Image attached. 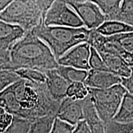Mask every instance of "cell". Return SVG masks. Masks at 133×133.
Listing matches in <instances>:
<instances>
[{"label": "cell", "mask_w": 133, "mask_h": 133, "mask_svg": "<svg viewBox=\"0 0 133 133\" xmlns=\"http://www.w3.org/2000/svg\"><path fill=\"white\" fill-rule=\"evenodd\" d=\"M91 45L84 43L71 48L57 60L59 65L70 66L77 69L89 71Z\"/></svg>", "instance_id": "ba28073f"}, {"label": "cell", "mask_w": 133, "mask_h": 133, "mask_svg": "<svg viewBox=\"0 0 133 133\" xmlns=\"http://www.w3.org/2000/svg\"><path fill=\"white\" fill-rule=\"evenodd\" d=\"M46 76V86L52 97L58 102H61L67 97L66 91L70 84L61 76L56 69L43 71Z\"/></svg>", "instance_id": "7c38bea8"}, {"label": "cell", "mask_w": 133, "mask_h": 133, "mask_svg": "<svg viewBox=\"0 0 133 133\" xmlns=\"http://www.w3.org/2000/svg\"><path fill=\"white\" fill-rule=\"evenodd\" d=\"M113 121L119 123H133V96L126 92Z\"/></svg>", "instance_id": "9a60e30c"}, {"label": "cell", "mask_w": 133, "mask_h": 133, "mask_svg": "<svg viewBox=\"0 0 133 133\" xmlns=\"http://www.w3.org/2000/svg\"><path fill=\"white\" fill-rule=\"evenodd\" d=\"M97 5L105 17V21H114L118 14L122 1L118 0H94L92 1Z\"/></svg>", "instance_id": "d6986e66"}, {"label": "cell", "mask_w": 133, "mask_h": 133, "mask_svg": "<svg viewBox=\"0 0 133 133\" xmlns=\"http://www.w3.org/2000/svg\"><path fill=\"white\" fill-rule=\"evenodd\" d=\"M65 2L75 11L84 27L89 30H96L105 21V17L92 1L67 0Z\"/></svg>", "instance_id": "52a82bcc"}, {"label": "cell", "mask_w": 133, "mask_h": 133, "mask_svg": "<svg viewBox=\"0 0 133 133\" xmlns=\"http://www.w3.org/2000/svg\"><path fill=\"white\" fill-rule=\"evenodd\" d=\"M56 118L54 115H47L34 119L28 133H50Z\"/></svg>", "instance_id": "ffe728a7"}, {"label": "cell", "mask_w": 133, "mask_h": 133, "mask_svg": "<svg viewBox=\"0 0 133 133\" xmlns=\"http://www.w3.org/2000/svg\"><path fill=\"white\" fill-rule=\"evenodd\" d=\"M83 115L84 119L89 126L91 133H106L104 123L98 116L89 94L84 99Z\"/></svg>", "instance_id": "5bb4252c"}, {"label": "cell", "mask_w": 133, "mask_h": 133, "mask_svg": "<svg viewBox=\"0 0 133 133\" xmlns=\"http://www.w3.org/2000/svg\"><path fill=\"white\" fill-rule=\"evenodd\" d=\"M20 79L21 78L14 70L4 65L0 66V93Z\"/></svg>", "instance_id": "7402d4cb"}, {"label": "cell", "mask_w": 133, "mask_h": 133, "mask_svg": "<svg viewBox=\"0 0 133 133\" xmlns=\"http://www.w3.org/2000/svg\"><path fill=\"white\" fill-rule=\"evenodd\" d=\"M89 63L91 70L109 71L99 53L92 46H91V54Z\"/></svg>", "instance_id": "4316f807"}, {"label": "cell", "mask_w": 133, "mask_h": 133, "mask_svg": "<svg viewBox=\"0 0 133 133\" xmlns=\"http://www.w3.org/2000/svg\"><path fill=\"white\" fill-rule=\"evenodd\" d=\"M44 25L70 28L84 26L75 11L62 0L54 1L46 13Z\"/></svg>", "instance_id": "8992f818"}, {"label": "cell", "mask_w": 133, "mask_h": 133, "mask_svg": "<svg viewBox=\"0 0 133 133\" xmlns=\"http://www.w3.org/2000/svg\"><path fill=\"white\" fill-rule=\"evenodd\" d=\"M60 76H62L70 84L75 83H84L88 75V71L77 69L70 66L59 65L56 69Z\"/></svg>", "instance_id": "e0dca14e"}, {"label": "cell", "mask_w": 133, "mask_h": 133, "mask_svg": "<svg viewBox=\"0 0 133 133\" xmlns=\"http://www.w3.org/2000/svg\"><path fill=\"white\" fill-rule=\"evenodd\" d=\"M124 52L133 66V31L109 36Z\"/></svg>", "instance_id": "ac0fdd59"}, {"label": "cell", "mask_w": 133, "mask_h": 133, "mask_svg": "<svg viewBox=\"0 0 133 133\" xmlns=\"http://www.w3.org/2000/svg\"><path fill=\"white\" fill-rule=\"evenodd\" d=\"M61 102L49 94L46 84L21 79L0 93V106L12 116L29 120L56 116Z\"/></svg>", "instance_id": "6da1fadb"}, {"label": "cell", "mask_w": 133, "mask_h": 133, "mask_svg": "<svg viewBox=\"0 0 133 133\" xmlns=\"http://www.w3.org/2000/svg\"><path fill=\"white\" fill-rule=\"evenodd\" d=\"M74 133H91V131L87 122L83 119L75 126Z\"/></svg>", "instance_id": "4dcf8cb0"}, {"label": "cell", "mask_w": 133, "mask_h": 133, "mask_svg": "<svg viewBox=\"0 0 133 133\" xmlns=\"http://www.w3.org/2000/svg\"><path fill=\"white\" fill-rule=\"evenodd\" d=\"M88 95V89L84 83L70 84L66 91V96L78 100H83Z\"/></svg>", "instance_id": "d4e9b609"}, {"label": "cell", "mask_w": 133, "mask_h": 133, "mask_svg": "<svg viewBox=\"0 0 133 133\" xmlns=\"http://www.w3.org/2000/svg\"><path fill=\"white\" fill-rule=\"evenodd\" d=\"M97 52L102 59L109 71L121 78H127L130 75L132 67L119 56L106 52Z\"/></svg>", "instance_id": "4fadbf2b"}, {"label": "cell", "mask_w": 133, "mask_h": 133, "mask_svg": "<svg viewBox=\"0 0 133 133\" xmlns=\"http://www.w3.org/2000/svg\"><path fill=\"white\" fill-rule=\"evenodd\" d=\"M92 30L84 26L80 28L38 26L31 31L47 44L57 59L75 46L88 43Z\"/></svg>", "instance_id": "3957f363"}, {"label": "cell", "mask_w": 133, "mask_h": 133, "mask_svg": "<svg viewBox=\"0 0 133 133\" xmlns=\"http://www.w3.org/2000/svg\"><path fill=\"white\" fill-rule=\"evenodd\" d=\"M31 121L19 116H13L11 124L3 133H28Z\"/></svg>", "instance_id": "cb8c5ba5"}, {"label": "cell", "mask_w": 133, "mask_h": 133, "mask_svg": "<svg viewBox=\"0 0 133 133\" xmlns=\"http://www.w3.org/2000/svg\"><path fill=\"white\" fill-rule=\"evenodd\" d=\"M75 126L56 118L50 133H74Z\"/></svg>", "instance_id": "83f0119b"}, {"label": "cell", "mask_w": 133, "mask_h": 133, "mask_svg": "<svg viewBox=\"0 0 133 133\" xmlns=\"http://www.w3.org/2000/svg\"><path fill=\"white\" fill-rule=\"evenodd\" d=\"M54 1H12L0 13V21L21 26L26 32L44 24L46 13Z\"/></svg>", "instance_id": "277c9868"}, {"label": "cell", "mask_w": 133, "mask_h": 133, "mask_svg": "<svg viewBox=\"0 0 133 133\" xmlns=\"http://www.w3.org/2000/svg\"><path fill=\"white\" fill-rule=\"evenodd\" d=\"M10 62V51L0 49V66L8 65Z\"/></svg>", "instance_id": "1f68e13d"}, {"label": "cell", "mask_w": 133, "mask_h": 133, "mask_svg": "<svg viewBox=\"0 0 133 133\" xmlns=\"http://www.w3.org/2000/svg\"><path fill=\"white\" fill-rule=\"evenodd\" d=\"M88 89V94L100 119L104 124L112 121L126 93L123 86L119 84L107 89Z\"/></svg>", "instance_id": "5b68a950"}, {"label": "cell", "mask_w": 133, "mask_h": 133, "mask_svg": "<svg viewBox=\"0 0 133 133\" xmlns=\"http://www.w3.org/2000/svg\"><path fill=\"white\" fill-rule=\"evenodd\" d=\"M98 33L104 36H111L121 33L133 31V27L119 21H105L96 30Z\"/></svg>", "instance_id": "2e32d148"}, {"label": "cell", "mask_w": 133, "mask_h": 133, "mask_svg": "<svg viewBox=\"0 0 133 133\" xmlns=\"http://www.w3.org/2000/svg\"><path fill=\"white\" fill-rule=\"evenodd\" d=\"M84 99L78 100L66 97L60 104L56 113V118L73 126H76L84 119L83 115Z\"/></svg>", "instance_id": "9c48e42d"}, {"label": "cell", "mask_w": 133, "mask_h": 133, "mask_svg": "<svg viewBox=\"0 0 133 133\" xmlns=\"http://www.w3.org/2000/svg\"><path fill=\"white\" fill-rule=\"evenodd\" d=\"M4 65L14 71L31 69L44 71L56 69L59 65L47 44L29 31L11 48L10 62Z\"/></svg>", "instance_id": "7a4b0ae2"}, {"label": "cell", "mask_w": 133, "mask_h": 133, "mask_svg": "<svg viewBox=\"0 0 133 133\" xmlns=\"http://www.w3.org/2000/svg\"><path fill=\"white\" fill-rule=\"evenodd\" d=\"M21 79L31 81V82L45 84L46 76L43 71L31 69H21L14 70Z\"/></svg>", "instance_id": "44dd1931"}, {"label": "cell", "mask_w": 133, "mask_h": 133, "mask_svg": "<svg viewBox=\"0 0 133 133\" xmlns=\"http://www.w3.org/2000/svg\"><path fill=\"white\" fill-rule=\"evenodd\" d=\"M12 118V115L0 106V133H3L9 126Z\"/></svg>", "instance_id": "f1b7e54d"}, {"label": "cell", "mask_w": 133, "mask_h": 133, "mask_svg": "<svg viewBox=\"0 0 133 133\" xmlns=\"http://www.w3.org/2000/svg\"><path fill=\"white\" fill-rule=\"evenodd\" d=\"M106 133H133V123L124 124L110 121L105 124Z\"/></svg>", "instance_id": "484cf974"}, {"label": "cell", "mask_w": 133, "mask_h": 133, "mask_svg": "<svg viewBox=\"0 0 133 133\" xmlns=\"http://www.w3.org/2000/svg\"><path fill=\"white\" fill-rule=\"evenodd\" d=\"M12 1L9 0H0V13L3 12Z\"/></svg>", "instance_id": "d6a6232c"}, {"label": "cell", "mask_w": 133, "mask_h": 133, "mask_svg": "<svg viewBox=\"0 0 133 133\" xmlns=\"http://www.w3.org/2000/svg\"><path fill=\"white\" fill-rule=\"evenodd\" d=\"M114 21L121 22L133 27V1H122L119 12Z\"/></svg>", "instance_id": "603a6c76"}, {"label": "cell", "mask_w": 133, "mask_h": 133, "mask_svg": "<svg viewBox=\"0 0 133 133\" xmlns=\"http://www.w3.org/2000/svg\"><path fill=\"white\" fill-rule=\"evenodd\" d=\"M121 78L110 71L90 70L84 84L87 88L94 89H107L121 84Z\"/></svg>", "instance_id": "30bf717a"}, {"label": "cell", "mask_w": 133, "mask_h": 133, "mask_svg": "<svg viewBox=\"0 0 133 133\" xmlns=\"http://www.w3.org/2000/svg\"><path fill=\"white\" fill-rule=\"evenodd\" d=\"M121 84L126 89V92L133 96V67L131 68V73L128 77L121 78Z\"/></svg>", "instance_id": "f546056e"}, {"label": "cell", "mask_w": 133, "mask_h": 133, "mask_svg": "<svg viewBox=\"0 0 133 133\" xmlns=\"http://www.w3.org/2000/svg\"><path fill=\"white\" fill-rule=\"evenodd\" d=\"M26 33L21 26L0 21V49L10 51Z\"/></svg>", "instance_id": "8fae6325"}]
</instances>
